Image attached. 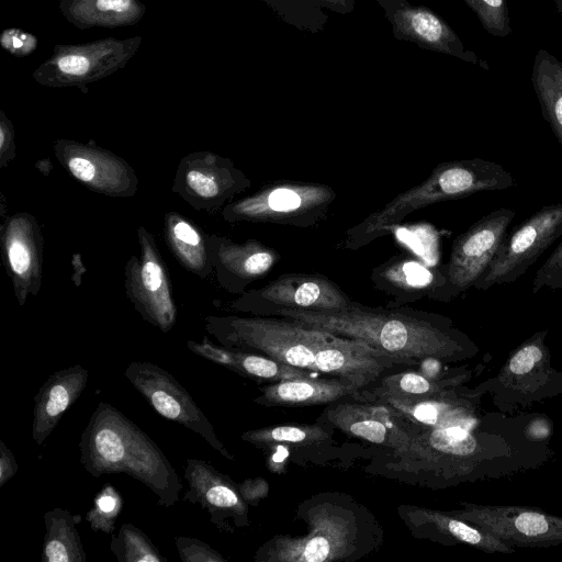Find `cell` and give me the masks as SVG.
Returning a JSON list of instances; mask_svg holds the SVG:
<instances>
[{"mask_svg":"<svg viewBox=\"0 0 562 562\" xmlns=\"http://www.w3.org/2000/svg\"><path fill=\"white\" fill-rule=\"evenodd\" d=\"M187 347L195 355L218 366L251 379L283 381L315 376L307 369L297 368L285 362L248 351L236 350L216 345L203 337L202 341L189 340Z\"/></svg>","mask_w":562,"mask_h":562,"instance_id":"obj_25","label":"cell"},{"mask_svg":"<svg viewBox=\"0 0 562 562\" xmlns=\"http://www.w3.org/2000/svg\"><path fill=\"white\" fill-rule=\"evenodd\" d=\"M330 438V434L316 425H284L248 430L241 435L244 441L257 446L272 443L312 445Z\"/></svg>","mask_w":562,"mask_h":562,"instance_id":"obj_34","label":"cell"},{"mask_svg":"<svg viewBox=\"0 0 562 562\" xmlns=\"http://www.w3.org/2000/svg\"><path fill=\"white\" fill-rule=\"evenodd\" d=\"M164 238L175 259L190 273L206 279L214 271L209 234L176 211L164 216Z\"/></svg>","mask_w":562,"mask_h":562,"instance_id":"obj_26","label":"cell"},{"mask_svg":"<svg viewBox=\"0 0 562 562\" xmlns=\"http://www.w3.org/2000/svg\"><path fill=\"white\" fill-rule=\"evenodd\" d=\"M1 257L20 306L42 286L44 238L38 221L29 212H18L0 225Z\"/></svg>","mask_w":562,"mask_h":562,"instance_id":"obj_16","label":"cell"},{"mask_svg":"<svg viewBox=\"0 0 562 562\" xmlns=\"http://www.w3.org/2000/svg\"><path fill=\"white\" fill-rule=\"evenodd\" d=\"M124 374L157 414L198 434L223 457L234 460L209 418L172 374L148 361L128 363Z\"/></svg>","mask_w":562,"mask_h":562,"instance_id":"obj_13","label":"cell"},{"mask_svg":"<svg viewBox=\"0 0 562 562\" xmlns=\"http://www.w3.org/2000/svg\"><path fill=\"white\" fill-rule=\"evenodd\" d=\"M468 379L467 374L452 378H430L419 372H401L384 378L373 393L376 397L429 398L452 392Z\"/></svg>","mask_w":562,"mask_h":562,"instance_id":"obj_32","label":"cell"},{"mask_svg":"<svg viewBox=\"0 0 562 562\" xmlns=\"http://www.w3.org/2000/svg\"><path fill=\"white\" fill-rule=\"evenodd\" d=\"M143 37H106L83 44H57L52 56L32 74L45 87H77L85 92L89 83L123 69L140 47Z\"/></svg>","mask_w":562,"mask_h":562,"instance_id":"obj_6","label":"cell"},{"mask_svg":"<svg viewBox=\"0 0 562 562\" xmlns=\"http://www.w3.org/2000/svg\"><path fill=\"white\" fill-rule=\"evenodd\" d=\"M250 183L231 159L201 150L180 159L171 191L192 209L216 214Z\"/></svg>","mask_w":562,"mask_h":562,"instance_id":"obj_12","label":"cell"},{"mask_svg":"<svg viewBox=\"0 0 562 562\" xmlns=\"http://www.w3.org/2000/svg\"><path fill=\"white\" fill-rule=\"evenodd\" d=\"M562 236V203L541 207L505 237L486 271L473 284L487 290L520 278Z\"/></svg>","mask_w":562,"mask_h":562,"instance_id":"obj_10","label":"cell"},{"mask_svg":"<svg viewBox=\"0 0 562 562\" xmlns=\"http://www.w3.org/2000/svg\"><path fill=\"white\" fill-rule=\"evenodd\" d=\"M351 302L337 284L324 276L291 273L280 276L260 289L245 292L227 305L238 312L261 316L277 307L338 311Z\"/></svg>","mask_w":562,"mask_h":562,"instance_id":"obj_14","label":"cell"},{"mask_svg":"<svg viewBox=\"0 0 562 562\" xmlns=\"http://www.w3.org/2000/svg\"><path fill=\"white\" fill-rule=\"evenodd\" d=\"M16 156L15 131L11 120L0 110V168H7Z\"/></svg>","mask_w":562,"mask_h":562,"instance_id":"obj_41","label":"cell"},{"mask_svg":"<svg viewBox=\"0 0 562 562\" xmlns=\"http://www.w3.org/2000/svg\"><path fill=\"white\" fill-rule=\"evenodd\" d=\"M80 462L92 476L127 474L146 485L168 508L179 501L182 482L167 456L137 425L100 402L79 441Z\"/></svg>","mask_w":562,"mask_h":562,"instance_id":"obj_2","label":"cell"},{"mask_svg":"<svg viewBox=\"0 0 562 562\" xmlns=\"http://www.w3.org/2000/svg\"><path fill=\"white\" fill-rule=\"evenodd\" d=\"M80 515L71 514L65 508H53L44 514L45 537L43 541L42 562H86L77 524Z\"/></svg>","mask_w":562,"mask_h":562,"instance_id":"obj_30","label":"cell"},{"mask_svg":"<svg viewBox=\"0 0 562 562\" xmlns=\"http://www.w3.org/2000/svg\"><path fill=\"white\" fill-rule=\"evenodd\" d=\"M283 21L302 31L317 33L328 22L324 7L315 0H263Z\"/></svg>","mask_w":562,"mask_h":562,"instance_id":"obj_35","label":"cell"},{"mask_svg":"<svg viewBox=\"0 0 562 562\" xmlns=\"http://www.w3.org/2000/svg\"><path fill=\"white\" fill-rule=\"evenodd\" d=\"M56 159L88 190L111 198H132L138 178L130 164L111 150L91 143L58 138L53 144Z\"/></svg>","mask_w":562,"mask_h":562,"instance_id":"obj_15","label":"cell"},{"mask_svg":"<svg viewBox=\"0 0 562 562\" xmlns=\"http://www.w3.org/2000/svg\"><path fill=\"white\" fill-rule=\"evenodd\" d=\"M447 512L477 526L512 547L546 548L562 544V517L538 507L477 505L460 502Z\"/></svg>","mask_w":562,"mask_h":562,"instance_id":"obj_11","label":"cell"},{"mask_svg":"<svg viewBox=\"0 0 562 562\" xmlns=\"http://www.w3.org/2000/svg\"><path fill=\"white\" fill-rule=\"evenodd\" d=\"M89 371L80 364L54 372L34 396L32 438L42 445L64 413L80 397Z\"/></svg>","mask_w":562,"mask_h":562,"instance_id":"obj_23","label":"cell"},{"mask_svg":"<svg viewBox=\"0 0 562 562\" xmlns=\"http://www.w3.org/2000/svg\"><path fill=\"white\" fill-rule=\"evenodd\" d=\"M542 288H562V240L536 272L531 291L536 294Z\"/></svg>","mask_w":562,"mask_h":562,"instance_id":"obj_38","label":"cell"},{"mask_svg":"<svg viewBox=\"0 0 562 562\" xmlns=\"http://www.w3.org/2000/svg\"><path fill=\"white\" fill-rule=\"evenodd\" d=\"M364 384L341 376L299 378L279 381L261 389L255 402L262 405L308 406L333 403L347 395H356Z\"/></svg>","mask_w":562,"mask_h":562,"instance_id":"obj_24","label":"cell"},{"mask_svg":"<svg viewBox=\"0 0 562 562\" xmlns=\"http://www.w3.org/2000/svg\"><path fill=\"white\" fill-rule=\"evenodd\" d=\"M204 323L222 346L311 371L316 351L335 336L283 317L209 315Z\"/></svg>","mask_w":562,"mask_h":562,"instance_id":"obj_5","label":"cell"},{"mask_svg":"<svg viewBox=\"0 0 562 562\" xmlns=\"http://www.w3.org/2000/svg\"><path fill=\"white\" fill-rule=\"evenodd\" d=\"M64 18L79 30L137 24L146 12L140 0H60Z\"/></svg>","mask_w":562,"mask_h":562,"instance_id":"obj_28","label":"cell"},{"mask_svg":"<svg viewBox=\"0 0 562 562\" xmlns=\"http://www.w3.org/2000/svg\"><path fill=\"white\" fill-rule=\"evenodd\" d=\"M19 465L12 451L0 441V487L11 480L18 472Z\"/></svg>","mask_w":562,"mask_h":562,"instance_id":"obj_43","label":"cell"},{"mask_svg":"<svg viewBox=\"0 0 562 562\" xmlns=\"http://www.w3.org/2000/svg\"><path fill=\"white\" fill-rule=\"evenodd\" d=\"M525 436L532 441H544L552 435V422L546 415H538L525 427Z\"/></svg>","mask_w":562,"mask_h":562,"instance_id":"obj_42","label":"cell"},{"mask_svg":"<svg viewBox=\"0 0 562 562\" xmlns=\"http://www.w3.org/2000/svg\"><path fill=\"white\" fill-rule=\"evenodd\" d=\"M404 518L411 526L428 527L449 541L464 543L486 553H513L515 548L447 512L407 506Z\"/></svg>","mask_w":562,"mask_h":562,"instance_id":"obj_27","label":"cell"},{"mask_svg":"<svg viewBox=\"0 0 562 562\" xmlns=\"http://www.w3.org/2000/svg\"><path fill=\"white\" fill-rule=\"evenodd\" d=\"M386 405H362L342 403L328 407L325 413L328 420L344 432L386 448L394 453L404 451L413 438L405 422L396 411Z\"/></svg>","mask_w":562,"mask_h":562,"instance_id":"obj_21","label":"cell"},{"mask_svg":"<svg viewBox=\"0 0 562 562\" xmlns=\"http://www.w3.org/2000/svg\"><path fill=\"white\" fill-rule=\"evenodd\" d=\"M189 488L183 499L199 504L220 529L233 531L229 520L237 527L248 525V509L238 485L204 460L189 458L184 467Z\"/></svg>","mask_w":562,"mask_h":562,"instance_id":"obj_19","label":"cell"},{"mask_svg":"<svg viewBox=\"0 0 562 562\" xmlns=\"http://www.w3.org/2000/svg\"><path fill=\"white\" fill-rule=\"evenodd\" d=\"M364 509L348 496L324 493L308 499L301 509L307 533L276 536L255 554L259 562L351 561L371 548L364 543Z\"/></svg>","mask_w":562,"mask_h":562,"instance_id":"obj_3","label":"cell"},{"mask_svg":"<svg viewBox=\"0 0 562 562\" xmlns=\"http://www.w3.org/2000/svg\"><path fill=\"white\" fill-rule=\"evenodd\" d=\"M395 363L403 362L363 340L335 335L316 351L312 371L368 385Z\"/></svg>","mask_w":562,"mask_h":562,"instance_id":"obj_22","label":"cell"},{"mask_svg":"<svg viewBox=\"0 0 562 562\" xmlns=\"http://www.w3.org/2000/svg\"><path fill=\"white\" fill-rule=\"evenodd\" d=\"M555 10L562 15V0H553Z\"/></svg>","mask_w":562,"mask_h":562,"instance_id":"obj_46","label":"cell"},{"mask_svg":"<svg viewBox=\"0 0 562 562\" xmlns=\"http://www.w3.org/2000/svg\"><path fill=\"white\" fill-rule=\"evenodd\" d=\"M123 505L119 491L113 485L105 484L94 496L92 506L86 514V520L93 531L112 535Z\"/></svg>","mask_w":562,"mask_h":562,"instance_id":"obj_36","label":"cell"},{"mask_svg":"<svg viewBox=\"0 0 562 562\" xmlns=\"http://www.w3.org/2000/svg\"><path fill=\"white\" fill-rule=\"evenodd\" d=\"M375 1L384 10L396 40L412 42L422 48L443 53L488 69L474 52L464 47L452 27L431 9L413 5L407 0Z\"/></svg>","mask_w":562,"mask_h":562,"instance_id":"obj_18","label":"cell"},{"mask_svg":"<svg viewBox=\"0 0 562 562\" xmlns=\"http://www.w3.org/2000/svg\"><path fill=\"white\" fill-rule=\"evenodd\" d=\"M514 216L515 212L509 209H497L456 238L446 277L458 292L473 286L486 271L506 237Z\"/></svg>","mask_w":562,"mask_h":562,"instance_id":"obj_17","label":"cell"},{"mask_svg":"<svg viewBox=\"0 0 562 562\" xmlns=\"http://www.w3.org/2000/svg\"><path fill=\"white\" fill-rule=\"evenodd\" d=\"M176 547L182 562H226L227 560L207 543L191 537L177 536Z\"/></svg>","mask_w":562,"mask_h":562,"instance_id":"obj_39","label":"cell"},{"mask_svg":"<svg viewBox=\"0 0 562 562\" xmlns=\"http://www.w3.org/2000/svg\"><path fill=\"white\" fill-rule=\"evenodd\" d=\"M137 237L139 256L132 255L124 267L125 293L144 321L167 334L178 313L168 269L154 235L138 226Z\"/></svg>","mask_w":562,"mask_h":562,"instance_id":"obj_9","label":"cell"},{"mask_svg":"<svg viewBox=\"0 0 562 562\" xmlns=\"http://www.w3.org/2000/svg\"><path fill=\"white\" fill-rule=\"evenodd\" d=\"M0 45L9 54L22 58L35 52L37 37L18 27H8L0 34Z\"/></svg>","mask_w":562,"mask_h":562,"instance_id":"obj_40","label":"cell"},{"mask_svg":"<svg viewBox=\"0 0 562 562\" xmlns=\"http://www.w3.org/2000/svg\"><path fill=\"white\" fill-rule=\"evenodd\" d=\"M261 316H279L333 335L360 339L406 364L435 358L459 361L477 347L449 318L413 310H384L351 302L338 311L277 307Z\"/></svg>","mask_w":562,"mask_h":562,"instance_id":"obj_1","label":"cell"},{"mask_svg":"<svg viewBox=\"0 0 562 562\" xmlns=\"http://www.w3.org/2000/svg\"><path fill=\"white\" fill-rule=\"evenodd\" d=\"M515 184L502 165L481 158L441 162L430 176L394 198L347 233L346 243L358 248L393 229L412 212L438 202L481 191L505 190Z\"/></svg>","mask_w":562,"mask_h":562,"instance_id":"obj_4","label":"cell"},{"mask_svg":"<svg viewBox=\"0 0 562 562\" xmlns=\"http://www.w3.org/2000/svg\"><path fill=\"white\" fill-rule=\"evenodd\" d=\"M384 405L392 407L403 417L426 428H446L472 426L474 419L468 403L452 398L448 394L429 398H403L393 396L378 397Z\"/></svg>","mask_w":562,"mask_h":562,"instance_id":"obj_29","label":"cell"},{"mask_svg":"<svg viewBox=\"0 0 562 562\" xmlns=\"http://www.w3.org/2000/svg\"><path fill=\"white\" fill-rule=\"evenodd\" d=\"M547 333H535L521 342L498 373L477 390L491 392L493 403L504 411L561 394L562 373L551 366L550 351L544 341Z\"/></svg>","mask_w":562,"mask_h":562,"instance_id":"obj_7","label":"cell"},{"mask_svg":"<svg viewBox=\"0 0 562 562\" xmlns=\"http://www.w3.org/2000/svg\"><path fill=\"white\" fill-rule=\"evenodd\" d=\"M209 239L216 280L229 293H241L279 260L276 250L256 239L239 244L217 234H209Z\"/></svg>","mask_w":562,"mask_h":562,"instance_id":"obj_20","label":"cell"},{"mask_svg":"<svg viewBox=\"0 0 562 562\" xmlns=\"http://www.w3.org/2000/svg\"><path fill=\"white\" fill-rule=\"evenodd\" d=\"M335 196L325 184L281 182L226 204L221 215L231 224L313 225L325 215Z\"/></svg>","mask_w":562,"mask_h":562,"instance_id":"obj_8","label":"cell"},{"mask_svg":"<svg viewBox=\"0 0 562 562\" xmlns=\"http://www.w3.org/2000/svg\"><path fill=\"white\" fill-rule=\"evenodd\" d=\"M476 14L483 27L497 37L512 34L506 0H463Z\"/></svg>","mask_w":562,"mask_h":562,"instance_id":"obj_37","label":"cell"},{"mask_svg":"<svg viewBox=\"0 0 562 562\" xmlns=\"http://www.w3.org/2000/svg\"><path fill=\"white\" fill-rule=\"evenodd\" d=\"M239 493L246 503L254 504L267 493V484L262 480H247L238 485Z\"/></svg>","mask_w":562,"mask_h":562,"instance_id":"obj_44","label":"cell"},{"mask_svg":"<svg viewBox=\"0 0 562 562\" xmlns=\"http://www.w3.org/2000/svg\"><path fill=\"white\" fill-rule=\"evenodd\" d=\"M531 81L542 115L562 147V63L547 49H539Z\"/></svg>","mask_w":562,"mask_h":562,"instance_id":"obj_31","label":"cell"},{"mask_svg":"<svg viewBox=\"0 0 562 562\" xmlns=\"http://www.w3.org/2000/svg\"><path fill=\"white\" fill-rule=\"evenodd\" d=\"M325 9L339 14H348L355 10V0H315Z\"/></svg>","mask_w":562,"mask_h":562,"instance_id":"obj_45","label":"cell"},{"mask_svg":"<svg viewBox=\"0 0 562 562\" xmlns=\"http://www.w3.org/2000/svg\"><path fill=\"white\" fill-rule=\"evenodd\" d=\"M110 549L119 562H166L147 535L136 526L122 524L112 535Z\"/></svg>","mask_w":562,"mask_h":562,"instance_id":"obj_33","label":"cell"}]
</instances>
